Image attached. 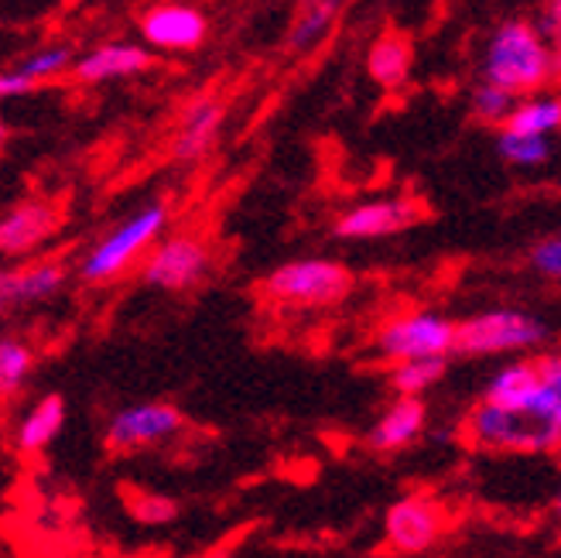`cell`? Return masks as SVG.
<instances>
[{
    "label": "cell",
    "mask_w": 561,
    "mask_h": 558,
    "mask_svg": "<svg viewBox=\"0 0 561 558\" xmlns=\"http://www.w3.org/2000/svg\"><path fill=\"white\" fill-rule=\"evenodd\" d=\"M554 69V55L545 35L527 21L500 24L483 52V82L507 90L514 96L545 87Z\"/></svg>",
    "instance_id": "6da1fadb"
},
{
    "label": "cell",
    "mask_w": 561,
    "mask_h": 558,
    "mask_svg": "<svg viewBox=\"0 0 561 558\" xmlns=\"http://www.w3.org/2000/svg\"><path fill=\"white\" fill-rule=\"evenodd\" d=\"M168 223V206L151 203L130 219H124L117 230H110L87 258H82V282L87 285H106L117 274H124L130 264H137L145 254H151V247L158 243L161 230Z\"/></svg>",
    "instance_id": "7a4b0ae2"
},
{
    "label": "cell",
    "mask_w": 561,
    "mask_h": 558,
    "mask_svg": "<svg viewBox=\"0 0 561 558\" xmlns=\"http://www.w3.org/2000/svg\"><path fill=\"white\" fill-rule=\"evenodd\" d=\"M456 329L459 322H448L432 309H417L387 319L377 332V353L390 364H408V360H445L456 353Z\"/></svg>",
    "instance_id": "3957f363"
},
{
    "label": "cell",
    "mask_w": 561,
    "mask_h": 558,
    "mask_svg": "<svg viewBox=\"0 0 561 558\" xmlns=\"http://www.w3.org/2000/svg\"><path fill=\"white\" fill-rule=\"evenodd\" d=\"M548 340V326L517 309H490L480 312L456 329V353L462 356H490V353H514L530 350Z\"/></svg>",
    "instance_id": "277c9868"
},
{
    "label": "cell",
    "mask_w": 561,
    "mask_h": 558,
    "mask_svg": "<svg viewBox=\"0 0 561 558\" xmlns=\"http://www.w3.org/2000/svg\"><path fill=\"white\" fill-rule=\"evenodd\" d=\"M350 288H353L350 267L325 258L288 261L274 267L264 282V292L274 301H288V305H332L346 298Z\"/></svg>",
    "instance_id": "5b68a950"
},
{
    "label": "cell",
    "mask_w": 561,
    "mask_h": 558,
    "mask_svg": "<svg viewBox=\"0 0 561 558\" xmlns=\"http://www.w3.org/2000/svg\"><path fill=\"white\" fill-rule=\"evenodd\" d=\"M466 435L480 445V449L496 453H551L558 442L527 414L507 411L500 405L480 401L466 418Z\"/></svg>",
    "instance_id": "8992f818"
},
{
    "label": "cell",
    "mask_w": 561,
    "mask_h": 558,
    "mask_svg": "<svg viewBox=\"0 0 561 558\" xmlns=\"http://www.w3.org/2000/svg\"><path fill=\"white\" fill-rule=\"evenodd\" d=\"M209 271V247L192 237L175 234L151 247V254L140 261V282L154 292H185Z\"/></svg>",
    "instance_id": "52a82bcc"
},
{
    "label": "cell",
    "mask_w": 561,
    "mask_h": 558,
    "mask_svg": "<svg viewBox=\"0 0 561 558\" xmlns=\"http://www.w3.org/2000/svg\"><path fill=\"white\" fill-rule=\"evenodd\" d=\"M445 532V508L432 493H408L387 508L383 514V538L398 555L428 551Z\"/></svg>",
    "instance_id": "ba28073f"
},
{
    "label": "cell",
    "mask_w": 561,
    "mask_h": 558,
    "mask_svg": "<svg viewBox=\"0 0 561 558\" xmlns=\"http://www.w3.org/2000/svg\"><path fill=\"white\" fill-rule=\"evenodd\" d=\"M182 425H185V418L175 405H164V401L130 405L110 418L103 442L110 453H137V449H145V445H158L179 435Z\"/></svg>",
    "instance_id": "9c48e42d"
},
{
    "label": "cell",
    "mask_w": 561,
    "mask_h": 558,
    "mask_svg": "<svg viewBox=\"0 0 561 558\" xmlns=\"http://www.w3.org/2000/svg\"><path fill=\"white\" fill-rule=\"evenodd\" d=\"M425 216L414 200H374V203H359L353 209H346L340 219H335V237L343 240H377V237H390L401 234L408 227Z\"/></svg>",
    "instance_id": "30bf717a"
},
{
    "label": "cell",
    "mask_w": 561,
    "mask_h": 558,
    "mask_svg": "<svg viewBox=\"0 0 561 558\" xmlns=\"http://www.w3.org/2000/svg\"><path fill=\"white\" fill-rule=\"evenodd\" d=\"M209 32L206 14L195 11L192 4H154L140 18V35L154 48L168 52H188L199 48Z\"/></svg>",
    "instance_id": "8fae6325"
},
{
    "label": "cell",
    "mask_w": 561,
    "mask_h": 558,
    "mask_svg": "<svg viewBox=\"0 0 561 558\" xmlns=\"http://www.w3.org/2000/svg\"><path fill=\"white\" fill-rule=\"evenodd\" d=\"M62 213L45 200H24L8 209V216L0 219V250L8 258H24L38 250L55 230H59Z\"/></svg>",
    "instance_id": "7c38bea8"
},
{
    "label": "cell",
    "mask_w": 561,
    "mask_h": 558,
    "mask_svg": "<svg viewBox=\"0 0 561 558\" xmlns=\"http://www.w3.org/2000/svg\"><path fill=\"white\" fill-rule=\"evenodd\" d=\"M425 425H428L425 398H394L374 422L367 439H370V445L377 453H401V449H408L411 442L421 439Z\"/></svg>",
    "instance_id": "4fadbf2b"
},
{
    "label": "cell",
    "mask_w": 561,
    "mask_h": 558,
    "mask_svg": "<svg viewBox=\"0 0 561 558\" xmlns=\"http://www.w3.org/2000/svg\"><path fill=\"white\" fill-rule=\"evenodd\" d=\"M66 285V264L62 261H35L21 264L14 271L0 274V301L8 309H21V305H35L51 295H59Z\"/></svg>",
    "instance_id": "5bb4252c"
},
{
    "label": "cell",
    "mask_w": 561,
    "mask_h": 558,
    "mask_svg": "<svg viewBox=\"0 0 561 558\" xmlns=\"http://www.w3.org/2000/svg\"><path fill=\"white\" fill-rule=\"evenodd\" d=\"M66 425V398L62 395H42L38 401H32V408H27L18 425H14V449L18 456H38L45 445L55 442V435L62 432Z\"/></svg>",
    "instance_id": "9a60e30c"
},
{
    "label": "cell",
    "mask_w": 561,
    "mask_h": 558,
    "mask_svg": "<svg viewBox=\"0 0 561 558\" xmlns=\"http://www.w3.org/2000/svg\"><path fill=\"white\" fill-rule=\"evenodd\" d=\"M151 66V52L130 45V42H110L93 48L90 55L72 66V76L79 82H103V79H117V76H134L140 69Z\"/></svg>",
    "instance_id": "2e32d148"
},
{
    "label": "cell",
    "mask_w": 561,
    "mask_h": 558,
    "mask_svg": "<svg viewBox=\"0 0 561 558\" xmlns=\"http://www.w3.org/2000/svg\"><path fill=\"white\" fill-rule=\"evenodd\" d=\"M538 387H541V371H538V360H517V364H507L500 367L486 390H483V401L490 405H500L507 411H517V414H527L530 405L538 398Z\"/></svg>",
    "instance_id": "e0dca14e"
},
{
    "label": "cell",
    "mask_w": 561,
    "mask_h": 558,
    "mask_svg": "<svg viewBox=\"0 0 561 558\" xmlns=\"http://www.w3.org/2000/svg\"><path fill=\"white\" fill-rule=\"evenodd\" d=\"M222 121V106L216 100H195L182 121V130L175 137V158L179 161H195L203 158L216 137V127Z\"/></svg>",
    "instance_id": "ac0fdd59"
},
{
    "label": "cell",
    "mask_w": 561,
    "mask_h": 558,
    "mask_svg": "<svg viewBox=\"0 0 561 558\" xmlns=\"http://www.w3.org/2000/svg\"><path fill=\"white\" fill-rule=\"evenodd\" d=\"M367 69L383 90H398L411 69V45L404 35H380L367 55Z\"/></svg>",
    "instance_id": "d6986e66"
},
{
    "label": "cell",
    "mask_w": 561,
    "mask_h": 558,
    "mask_svg": "<svg viewBox=\"0 0 561 558\" xmlns=\"http://www.w3.org/2000/svg\"><path fill=\"white\" fill-rule=\"evenodd\" d=\"M507 127L517 134H530V137H548V134L561 130V96L520 100L514 117L507 121Z\"/></svg>",
    "instance_id": "ffe728a7"
},
{
    "label": "cell",
    "mask_w": 561,
    "mask_h": 558,
    "mask_svg": "<svg viewBox=\"0 0 561 558\" xmlns=\"http://www.w3.org/2000/svg\"><path fill=\"white\" fill-rule=\"evenodd\" d=\"M445 374V360H408V364H394L390 371V387L398 398H421L432 390Z\"/></svg>",
    "instance_id": "44dd1931"
},
{
    "label": "cell",
    "mask_w": 561,
    "mask_h": 558,
    "mask_svg": "<svg viewBox=\"0 0 561 558\" xmlns=\"http://www.w3.org/2000/svg\"><path fill=\"white\" fill-rule=\"evenodd\" d=\"M496 151L503 161L517 164V169H538V164L548 161L551 145H548V137H530V134H517L511 127H503L496 137Z\"/></svg>",
    "instance_id": "7402d4cb"
},
{
    "label": "cell",
    "mask_w": 561,
    "mask_h": 558,
    "mask_svg": "<svg viewBox=\"0 0 561 558\" xmlns=\"http://www.w3.org/2000/svg\"><path fill=\"white\" fill-rule=\"evenodd\" d=\"M35 367V353L32 346H24L21 340H0V390L14 395L24 387V380L32 377Z\"/></svg>",
    "instance_id": "603a6c76"
},
{
    "label": "cell",
    "mask_w": 561,
    "mask_h": 558,
    "mask_svg": "<svg viewBox=\"0 0 561 558\" xmlns=\"http://www.w3.org/2000/svg\"><path fill=\"white\" fill-rule=\"evenodd\" d=\"M127 514L140 524H168L179 517V504L164 493H151V490H130L124 493Z\"/></svg>",
    "instance_id": "cb8c5ba5"
},
{
    "label": "cell",
    "mask_w": 561,
    "mask_h": 558,
    "mask_svg": "<svg viewBox=\"0 0 561 558\" xmlns=\"http://www.w3.org/2000/svg\"><path fill=\"white\" fill-rule=\"evenodd\" d=\"M517 110V96L493 87V82H483V87H476L472 93V114L480 117L483 124H503L507 127V121L514 117Z\"/></svg>",
    "instance_id": "d4e9b609"
},
{
    "label": "cell",
    "mask_w": 561,
    "mask_h": 558,
    "mask_svg": "<svg viewBox=\"0 0 561 558\" xmlns=\"http://www.w3.org/2000/svg\"><path fill=\"white\" fill-rule=\"evenodd\" d=\"M69 66H72V48H66V45H51V48H42V52H35V55H27V59H24L18 69L38 87V82L55 79L59 72H66Z\"/></svg>",
    "instance_id": "484cf974"
},
{
    "label": "cell",
    "mask_w": 561,
    "mask_h": 558,
    "mask_svg": "<svg viewBox=\"0 0 561 558\" xmlns=\"http://www.w3.org/2000/svg\"><path fill=\"white\" fill-rule=\"evenodd\" d=\"M329 21H332V0H316V4L308 8V11L301 14V21L295 24V32H291V45H295L298 52L312 48V45H316V42L325 35Z\"/></svg>",
    "instance_id": "4316f807"
},
{
    "label": "cell",
    "mask_w": 561,
    "mask_h": 558,
    "mask_svg": "<svg viewBox=\"0 0 561 558\" xmlns=\"http://www.w3.org/2000/svg\"><path fill=\"white\" fill-rule=\"evenodd\" d=\"M530 267L548 282H561V234H551L530 247Z\"/></svg>",
    "instance_id": "83f0119b"
},
{
    "label": "cell",
    "mask_w": 561,
    "mask_h": 558,
    "mask_svg": "<svg viewBox=\"0 0 561 558\" xmlns=\"http://www.w3.org/2000/svg\"><path fill=\"white\" fill-rule=\"evenodd\" d=\"M35 90V82L27 79L21 69H8L4 76H0V96H24V93H32Z\"/></svg>",
    "instance_id": "f1b7e54d"
},
{
    "label": "cell",
    "mask_w": 561,
    "mask_h": 558,
    "mask_svg": "<svg viewBox=\"0 0 561 558\" xmlns=\"http://www.w3.org/2000/svg\"><path fill=\"white\" fill-rule=\"evenodd\" d=\"M538 371H541V380H545L548 387H554L558 395H561V353L541 356V360H538Z\"/></svg>",
    "instance_id": "f546056e"
},
{
    "label": "cell",
    "mask_w": 561,
    "mask_h": 558,
    "mask_svg": "<svg viewBox=\"0 0 561 558\" xmlns=\"http://www.w3.org/2000/svg\"><path fill=\"white\" fill-rule=\"evenodd\" d=\"M545 32L561 45V0H548L545 4Z\"/></svg>",
    "instance_id": "4dcf8cb0"
},
{
    "label": "cell",
    "mask_w": 561,
    "mask_h": 558,
    "mask_svg": "<svg viewBox=\"0 0 561 558\" xmlns=\"http://www.w3.org/2000/svg\"><path fill=\"white\" fill-rule=\"evenodd\" d=\"M551 508H554V514L561 517V483H558V490H554V500H551Z\"/></svg>",
    "instance_id": "1f68e13d"
}]
</instances>
